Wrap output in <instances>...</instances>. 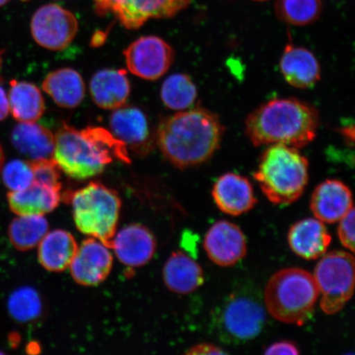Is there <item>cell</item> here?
Here are the masks:
<instances>
[{
    "mask_svg": "<svg viewBox=\"0 0 355 355\" xmlns=\"http://www.w3.org/2000/svg\"><path fill=\"white\" fill-rule=\"evenodd\" d=\"M110 250L96 238L84 241L69 266L74 281L84 286H96L105 282L113 266Z\"/></svg>",
    "mask_w": 355,
    "mask_h": 355,
    "instance_id": "obj_12",
    "label": "cell"
},
{
    "mask_svg": "<svg viewBox=\"0 0 355 355\" xmlns=\"http://www.w3.org/2000/svg\"><path fill=\"white\" fill-rule=\"evenodd\" d=\"M11 140L17 150L33 161L51 159L54 155V135L35 122L17 124L12 132Z\"/></svg>",
    "mask_w": 355,
    "mask_h": 355,
    "instance_id": "obj_25",
    "label": "cell"
},
{
    "mask_svg": "<svg viewBox=\"0 0 355 355\" xmlns=\"http://www.w3.org/2000/svg\"><path fill=\"white\" fill-rule=\"evenodd\" d=\"M164 282L168 290L180 295H188L204 283L201 266L183 252H173L163 270Z\"/></svg>",
    "mask_w": 355,
    "mask_h": 355,
    "instance_id": "obj_22",
    "label": "cell"
},
{
    "mask_svg": "<svg viewBox=\"0 0 355 355\" xmlns=\"http://www.w3.org/2000/svg\"><path fill=\"white\" fill-rule=\"evenodd\" d=\"M76 239L63 230L48 232L39 243L38 259L44 269L60 272L69 268L78 251Z\"/></svg>",
    "mask_w": 355,
    "mask_h": 355,
    "instance_id": "obj_23",
    "label": "cell"
},
{
    "mask_svg": "<svg viewBox=\"0 0 355 355\" xmlns=\"http://www.w3.org/2000/svg\"><path fill=\"white\" fill-rule=\"evenodd\" d=\"M8 308L12 317L17 321H33L42 313L41 297L33 288H21L12 293L8 300Z\"/></svg>",
    "mask_w": 355,
    "mask_h": 355,
    "instance_id": "obj_30",
    "label": "cell"
},
{
    "mask_svg": "<svg viewBox=\"0 0 355 355\" xmlns=\"http://www.w3.org/2000/svg\"><path fill=\"white\" fill-rule=\"evenodd\" d=\"M42 88L63 108H75L85 96V84L76 70L64 68L53 71L44 78Z\"/></svg>",
    "mask_w": 355,
    "mask_h": 355,
    "instance_id": "obj_24",
    "label": "cell"
},
{
    "mask_svg": "<svg viewBox=\"0 0 355 355\" xmlns=\"http://www.w3.org/2000/svg\"><path fill=\"white\" fill-rule=\"evenodd\" d=\"M266 320L265 306L247 292H234L225 302L217 317L222 335L232 343L256 338Z\"/></svg>",
    "mask_w": 355,
    "mask_h": 355,
    "instance_id": "obj_8",
    "label": "cell"
},
{
    "mask_svg": "<svg viewBox=\"0 0 355 355\" xmlns=\"http://www.w3.org/2000/svg\"><path fill=\"white\" fill-rule=\"evenodd\" d=\"M123 54L128 70L150 81L162 78L175 60V51L170 44L155 35L136 40Z\"/></svg>",
    "mask_w": 355,
    "mask_h": 355,
    "instance_id": "obj_11",
    "label": "cell"
},
{
    "mask_svg": "<svg viewBox=\"0 0 355 355\" xmlns=\"http://www.w3.org/2000/svg\"><path fill=\"white\" fill-rule=\"evenodd\" d=\"M30 163L33 168L34 182L51 186H61L60 168L54 159H38Z\"/></svg>",
    "mask_w": 355,
    "mask_h": 355,
    "instance_id": "obj_32",
    "label": "cell"
},
{
    "mask_svg": "<svg viewBox=\"0 0 355 355\" xmlns=\"http://www.w3.org/2000/svg\"><path fill=\"white\" fill-rule=\"evenodd\" d=\"M48 232L49 224L44 216H19L8 227L10 241L20 251H28L39 245Z\"/></svg>",
    "mask_w": 355,
    "mask_h": 355,
    "instance_id": "obj_27",
    "label": "cell"
},
{
    "mask_svg": "<svg viewBox=\"0 0 355 355\" xmlns=\"http://www.w3.org/2000/svg\"><path fill=\"white\" fill-rule=\"evenodd\" d=\"M288 243L297 256L306 260H316L327 252L331 236L322 221L306 218L291 226Z\"/></svg>",
    "mask_w": 355,
    "mask_h": 355,
    "instance_id": "obj_19",
    "label": "cell"
},
{
    "mask_svg": "<svg viewBox=\"0 0 355 355\" xmlns=\"http://www.w3.org/2000/svg\"><path fill=\"white\" fill-rule=\"evenodd\" d=\"M1 67H2V57H1V54H0V69H1Z\"/></svg>",
    "mask_w": 355,
    "mask_h": 355,
    "instance_id": "obj_39",
    "label": "cell"
},
{
    "mask_svg": "<svg viewBox=\"0 0 355 355\" xmlns=\"http://www.w3.org/2000/svg\"><path fill=\"white\" fill-rule=\"evenodd\" d=\"M338 237L341 244L350 252H354V208L339 220Z\"/></svg>",
    "mask_w": 355,
    "mask_h": 355,
    "instance_id": "obj_33",
    "label": "cell"
},
{
    "mask_svg": "<svg viewBox=\"0 0 355 355\" xmlns=\"http://www.w3.org/2000/svg\"><path fill=\"white\" fill-rule=\"evenodd\" d=\"M255 1H266V0H255Z\"/></svg>",
    "mask_w": 355,
    "mask_h": 355,
    "instance_id": "obj_40",
    "label": "cell"
},
{
    "mask_svg": "<svg viewBox=\"0 0 355 355\" xmlns=\"http://www.w3.org/2000/svg\"><path fill=\"white\" fill-rule=\"evenodd\" d=\"M10 0H0V7L4 6V4L7 3ZM22 1H28V0H22Z\"/></svg>",
    "mask_w": 355,
    "mask_h": 355,
    "instance_id": "obj_38",
    "label": "cell"
},
{
    "mask_svg": "<svg viewBox=\"0 0 355 355\" xmlns=\"http://www.w3.org/2000/svg\"><path fill=\"white\" fill-rule=\"evenodd\" d=\"M31 30L35 42L51 51H60L76 37V17L58 4H48L34 13Z\"/></svg>",
    "mask_w": 355,
    "mask_h": 355,
    "instance_id": "obj_10",
    "label": "cell"
},
{
    "mask_svg": "<svg viewBox=\"0 0 355 355\" xmlns=\"http://www.w3.org/2000/svg\"><path fill=\"white\" fill-rule=\"evenodd\" d=\"M60 191L61 186L33 182L28 188L8 193V205L19 216H44L59 205Z\"/></svg>",
    "mask_w": 355,
    "mask_h": 355,
    "instance_id": "obj_20",
    "label": "cell"
},
{
    "mask_svg": "<svg viewBox=\"0 0 355 355\" xmlns=\"http://www.w3.org/2000/svg\"><path fill=\"white\" fill-rule=\"evenodd\" d=\"M353 207L352 190L338 180H327L318 185L310 202L315 218L327 224L338 222Z\"/></svg>",
    "mask_w": 355,
    "mask_h": 355,
    "instance_id": "obj_17",
    "label": "cell"
},
{
    "mask_svg": "<svg viewBox=\"0 0 355 355\" xmlns=\"http://www.w3.org/2000/svg\"><path fill=\"white\" fill-rule=\"evenodd\" d=\"M10 112L8 96L4 88L0 85V121H4Z\"/></svg>",
    "mask_w": 355,
    "mask_h": 355,
    "instance_id": "obj_36",
    "label": "cell"
},
{
    "mask_svg": "<svg viewBox=\"0 0 355 355\" xmlns=\"http://www.w3.org/2000/svg\"><path fill=\"white\" fill-rule=\"evenodd\" d=\"M354 263V255L346 251L327 252L320 257L313 277L321 295L320 307L326 314L339 313L352 298Z\"/></svg>",
    "mask_w": 355,
    "mask_h": 355,
    "instance_id": "obj_7",
    "label": "cell"
},
{
    "mask_svg": "<svg viewBox=\"0 0 355 355\" xmlns=\"http://www.w3.org/2000/svg\"><path fill=\"white\" fill-rule=\"evenodd\" d=\"M4 159H6V157H4L3 149L1 144H0V173H1L3 167Z\"/></svg>",
    "mask_w": 355,
    "mask_h": 355,
    "instance_id": "obj_37",
    "label": "cell"
},
{
    "mask_svg": "<svg viewBox=\"0 0 355 355\" xmlns=\"http://www.w3.org/2000/svg\"><path fill=\"white\" fill-rule=\"evenodd\" d=\"M211 194L220 211L229 216L245 214L257 202L250 180L234 173H225L219 177L213 185Z\"/></svg>",
    "mask_w": 355,
    "mask_h": 355,
    "instance_id": "obj_16",
    "label": "cell"
},
{
    "mask_svg": "<svg viewBox=\"0 0 355 355\" xmlns=\"http://www.w3.org/2000/svg\"><path fill=\"white\" fill-rule=\"evenodd\" d=\"M265 354H293L298 355L300 354L299 346L296 343L290 340H281L270 345L266 349Z\"/></svg>",
    "mask_w": 355,
    "mask_h": 355,
    "instance_id": "obj_34",
    "label": "cell"
},
{
    "mask_svg": "<svg viewBox=\"0 0 355 355\" xmlns=\"http://www.w3.org/2000/svg\"><path fill=\"white\" fill-rule=\"evenodd\" d=\"M161 96L168 108L180 111L188 110L197 100L198 89L189 75L175 73L163 83Z\"/></svg>",
    "mask_w": 355,
    "mask_h": 355,
    "instance_id": "obj_28",
    "label": "cell"
},
{
    "mask_svg": "<svg viewBox=\"0 0 355 355\" xmlns=\"http://www.w3.org/2000/svg\"><path fill=\"white\" fill-rule=\"evenodd\" d=\"M130 83L123 69H103L92 77L90 92L93 101L105 110H116L125 105Z\"/></svg>",
    "mask_w": 355,
    "mask_h": 355,
    "instance_id": "obj_21",
    "label": "cell"
},
{
    "mask_svg": "<svg viewBox=\"0 0 355 355\" xmlns=\"http://www.w3.org/2000/svg\"><path fill=\"white\" fill-rule=\"evenodd\" d=\"M72 207L80 232L111 248L121 209L118 193L98 182H92L73 193Z\"/></svg>",
    "mask_w": 355,
    "mask_h": 355,
    "instance_id": "obj_6",
    "label": "cell"
},
{
    "mask_svg": "<svg viewBox=\"0 0 355 355\" xmlns=\"http://www.w3.org/2000/svg\"><path fill=\"white\" fill-rule=\"evenodd\" d=\"M3 181L10 191H19L29 187L34 182L30 162L12 159L2 168Z\"/></svg>",
    "mask_w": 355,
    "mask_h": 355,
    "instance_id": "obj_31",
    "label": "cell"
},
{
    "mask_svg": "<svg viewBox=\"0 0 355 355\" xmlns=\"http://www.w3.org/2000/svg\"><path fill=\"white\" fill-rule=\"evenodd\" d=\"M8 101L13 118L20 123L37 122L44 112L42 92L33 83L12 80Z\"/></svg>",
    "mask_w": 355,
    "mask_h": 355,
    "instance_id": "obj_26",
    "label": "cell"
},
{
    "mask_svg": "<svg viewBox=\"0 0 355 355\" xmlns=\"http://www.w3.org/2000/svg\"><path fill=\"white\" fill-rule=\"evenodd\" d=\"M111 248L121 263L139 268L152 260L157 242L153 233L145 226L132 224L115 234Z\"/></svg>",
    "mask_w": 355,
    "mask_h": 355,
    "instance_id": "obj_15",
    "label": "cell"
},
{
    "mask_svg": "<svg viewBox=\"0 0 355 355\" xmlns=\"http://www.w3.org/2000/svg\"><path fill=\"white\" fill-rule=\"evenodd\" d=\"M110 124L114 136L135 153L146 155L153 149L148 119L140 109L123 105L111 114Z\"/></svg>",
    "mask_w": 355,
    "mask_h": 355,
    "instance_id": "obj_14",
    "label": "cell"
},
{
    "mask_svg": "<svg viewBox=\"0 0 355 355\" xmlns=\"http://www.w3.org/2000/svg\"><path fill=\"white\" fill-rule=\"evenodd\" d=\"M100 15L112 13L128 29H137L150 19H168L192 0H93Z\"/></svg>",
    "mask_w": 355,
    "mask_h": 355,
    "instance_id": "obj_9",
    "label": "cell"
},
{
    "mask_svg": "<svg viewBox=\"0 0 355 355\" xmlns=\"http://www.w3.org/2000/svg\"><path fill=\"white\" fill-rule=\"evenodd\" d=\"M186 354L192 355H220L225 354L226 352L217 345L209 343H201L191 347Z\"/></svg>",
    "mask_w": 355,
    "mask_h": 355,
    "instance_id": "obj_35",
    "label": "cell"
},
{
    "mask_svg": "<svg viewBox=\"0 0 355 355\" xmlns=\"http://www.w3.org/2000/svg\"><path fill=\"white\" fill-rule=\"evenodd\" d=\"M308 159L299 149L283 144L270 145L259 159L254 174L261 192L277 206H288L300 198L307 187Z\"/></svg>",
    "mask_w": 355,
    "mask_h": 355,
    "instance_id": "obj_4",
    "label": "cell"
},
{
    "mask_svg": "<svg viewBox=\"0 0 355 355\" xmlns=\"http://www.w3.org/2000/svg\"><path fill=\"white\" fill-rule=\"evenodd\" d=\"M317 109L296 98L270 100L248 114L245 133L252 145L283 144L301 149L315 139Z\"/></svg>",
    "mask_w": 355,
    "mask_h": 355,
    "instance_id": "obj_2",
    "label": "cell"
},
{
    "mask_svg": "<svg viewBox=\"0 0 355 355\" xmlns=\"http://www.w3.org/2000/svg\"><path fill=\"white\" fill-rule=\"evenodd\" d=\"M279 69L286 81L299 89L312 88L321 78V67L316 56L308 49L291 43L283 51Z\"/></svg>",
    "mask_w": 355,
    "mask_h": 355,
    "instance_id": "obj_18",
    "label": "cell"
},
{
    "mask_svg": "<svg viewBox=\"0 0 355 355\" xmlns=\"http://www.w3.org/2000/svg\"><path fill=\"white\" fill-rule=\"evenodd\" d=\"M225 128L210 110H181L163 119L158 127L157 143L173 166L186 168L209 161L219 149Z\"/></svg>",
    "mask_w": 355,
    "mask_h": 355,
    "instance_id": "obj_1",
    "label": "cell"
},
{
    "mask_svg": "<svg viewBox=\"0 0 355 355\" xmlns=\"http://www.w3.org/2000/svg\"><path fill=\"white\" fill-rule=\"evenodd\" d=\"M53 159L60 171L78 180L101 174L114 159L131 163L127 146L105 128L77 130L65 123L55 136Z\"/></svg>",
    "mask_w": 355,
    "mask_h": 355,
    "instance_id": "obj_3",
    "label": "cell"
},
{
    "mask_svg": "<svg viewBox=\"0 0 355 355\" xmlns=\"http://www.w3.org/2000/svg\"><path fill=\"white\" fill-rule=\"evenodd\" d=\"M321 0H277L278 19L293 26H307L316 21L322 15Z\"/></svg>",
    "mask_w": 355,
    "mask_h": 355,
    "instance_id": "obj_29",
    "label": "cell"
},
{
    "mask_svg": "<svg viewBox=\"0 0 355 355\" xmlns=\"http://www.w3.org/2000/svg\"><path fill=\"white\" fill-rule=\"evenodd\" d=\"M203 247L212 263L223 268L238 263L247 254L246 238L241 229L226 220L216 222L208 230Z\"/></svg>",
    "mask_w": 355,
    "mask_h": 355,
    "instance_id": "obj_13",
    "label": "cell"
},
{
    "mask_svg": "<svg viewBox=\"0 0 355 355\" xmlns=\"http://www.w3.org/2000/svg\"><path fill=\"white\" fill-rule=\"evenodd\" d=\"M319 297L313 275L302 268H285L266 284L265 309L279 322L303 326L312 318Z\"/></svg>",
    "mask_w": 355,
    "mask_h": 355,
    "instance_id": "obj_5",
    "label": "cell"
}]
</instances>
